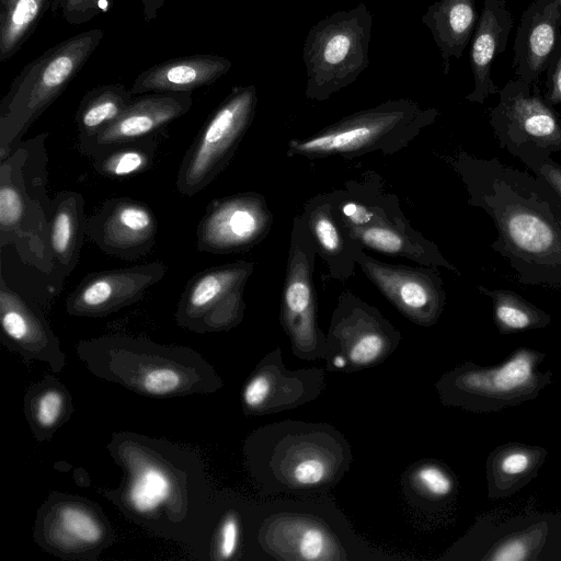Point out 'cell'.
Segmentation results:
<instances>
[{"mask_svg": "<svg viewBox=\"0 0 561 561\" xmlns=\"http://www.w3.org/2000/svg\"><path fill=\"white\" fill-rule=\"evenodd\" d=\"M122 470L114 489H100L131 523L157 537L194 547L214 531L215 500L206 466L194 449L121 431L106 445Z\"/></svg>", "mask_w": 561, "mask_h": 561, "instance_id": "obj_1", "label": "cell"}, {"mask_svg": "<svg viewBox=\"0 0 561 561\" xmlns=\"http://www.w3.org/2000/svg\"><path fill=\"white\" fill-rule=\"evenodd\" d=\"M459 175L468 204L484 210L497 237L491 249L519 284L561 289V198L543 179L459 150L443 157Z\"/></svg>", "mask_w": 561, "mask_h": 561, "instance_id": "obj_2", "label": "cell"}, {"mask_svg": "<svg viewBox=\"0 0 561 561\" xmlns=\"http://www.w3.org/2000/svg\"><path fill=\"white\" fill-rule=\"evenodd\" d=\"M76 354L96 378L149 398L210 394L222 387L215 368L197 351L144 336L106 334L81 340Z\"/></svg>", "mask_w": 561, "mask_h": 561, "instance_id": "obj_3", "label": "cell"}, {"mask_svg": "<svg viewBox=\"0 0 561 561\" xmlns=\"http://www.w3.org/2000/svg\"><path fill=\"white\" fill-rule=\"evenodd\" d=\"M330 195L341 228L363 248L460 275L433 241L412 228L398 197L386 192L374 176L350 181Z\"/></svg>", "mask_w": 561, "mask_h": 561, "instance_id": "obj_4", "label": "cell"}, {"mask_svg": "<svg viewBox=\"0 0 561 561\" xmlns=\"http://www.w3.org/2000/svg\"><path fill=\"white\" fill-rule=\"evenodd\" d=\"M439 116L435 107H422L401 98L360 110L325 126L316 134L288 141L286 156L345 159L371 152L393 154L415 139Z\"/></svg>", "mask_w": 561, "mask_h": 561, "instance_id": "obj_5", "label": "cell"}, {"mask_svg": "<svg viewBox=\"0 0 561 561\" xmlns=\"http://www.w3.org/2000/svg\"><path fill=\"white\" fill-rule=\"evenodd\" d=\"M103 37L101 28L76 34L21 69L0 103V160L11 153L31 125L66 90Z\"/></svg>", "mask_w": 561, "mask_h": 561, "instance_id": "obj_6", "label": "cell"}, {"mask_svg": "<svg viewBox=\"0 0 561 561\" xmlns=\"http://www.w3.org/2000/svg\"><path fill=\"white\" fill-rule=\"evenodd\" d=\"M373 21L366 3L359 2L325 16L308 31L302 46L307 99L325 101L368 68Z\"/></svg>", "mask_w": 561, "mask_h": 561, "instance_id": "obj_7", "label": "cell"}, {"mask_svg": "<svg viewBox=\"0 0 561 561\" xmlns=\"http://www.w3.org/2000/svg\"><path fill=\"white\" fill-rule=\"evenodd\" d=\"M545 358V353L523 346L496 365L465 363L442 378L440 396L446 404L473 413L520 405L551 385L552 371L539 369Z\"/></svg>", "mask_w": 561, "mask_h": 561, "instance_id": "obj_8", "label": "cell"}, {"mask_svg": "<svg viewBox=\"0 0 561 561\" xmlns=\"http://www.w3.org/2000/svg\"><path fill=\"white\" fill-rule=\"evenodd\" d=\"M257 105L254 84L233 87L209 115L185 152L175 180L178 192L193 197L230 163L250 128Z\"/></svg>", "mask_w": 561, "mask_h": 561, "instance_id": "obj_9", "label": "cell"}, {"mask_svg": "<svg viewBox=\"0 0 561 561\" xmlns=\"http://www.w3.org/2000/svg\"><path fill=\"white\" fill-rule=\"evenodd\" d=\"M33 537L62 560L96 561L115 542V530L94 501L51 491L36 512Z\"/></svg>", "mask_w": 561, "mask_h": 561, "instance_id": "obj_10", "label": "cell"}, {"mask_svg": "<svg viewBox=\"0 0 561 561\" xmlns=\"http://www.w3.org/2000/svg\"><path fill=\"white\" fill-rule=\"evenodd\" d=\"M465 542L463 558L470 560L560 561L561 515H486L477 522Z\"/></svg>", "mask_w": 561, "mask_h": 561, "instance_id": "obj_11", "label": "cell"}, {"mask_svg": "<svg viewBox=\"0 0 561 561\" xmlns=\"http://www.w3.org/2000/svg\"><path fill=\"white\" fill-rule=\"evenodd\" d=\"M254 263L237 261L208 267L187 282L174 314L179 327L195 333L226 331L243 318V291Z\"/></svg>", "mask_w": 561, "mask_h": 561, "instance_id": "obj_12", "label": "cell"}, {"mask_svg": "<svg viewBox=\"0 0 561 561\" xmlns=\"http://www.w3.org/2000/svg\"><path fill=\"white\" fill-rule=\"evenodd\" d=\"M499 94L490 124L501 148L512 153L530 146L549 154L561 153V118L536 83L510 80Z\"/></svg>", "mask_w": 561, "mask_h": 561, "instance_id": "obj_13", "label": "cell"}, {"mask_svg": "<svg viewBox=\"0 0 561 561\" xmlns=\"http://www.w3.org/2000/svg\"><path fill=\"white\" fill-rule=\"evenodd\" d=\"M316 255L317 249L312 237L300 215H297L293 219L280 301V321L294 350L304 355L317 352L322 340L317 323L313 283Z\"/></svg>", "mask_w": 561, "mask_h": 561, "instance_id": "obj_14", "label": "cell"}, {"mask_svg": "<svg viewBox=\"0 0 561 561\" xmlns=\"http://www.w3.org/2000/svg\"><path fill=\"white\" fill-rule=\"evenodd\" d=\"M273 214L256 192H242L208 203L196 229L201 252L229 254L249 251L270 233Z\"/></svg>", "mask_w": 561, "mask_h": 561, "instance_id": "obj_15", "label": "cell"}, {"mask_svg": "<svg viewBox=\"0 0 561 561\" xmlns=\"http://www.w3.org/2000/svg\"><path fill=\"white\" fill-rule=\"evenodd\" d=\"M357 266L381 294L411 321L430 327L439 319L446 293L437 267L409 266L377 260L363 249Z\"/></svg>", "mask_w": 561, "mask_h": 561, "instance_id": "obj_16", "label": "cell"}, {"mask_svg": "<svg viewBox=\"0 0 561 561\" xmlns=\"http://www.w3.org/2000/svg\"><path fill=\"white\" fill-rule=\"evenodd\" d=\"M168 267L160 261L88 274L66 299L73 317H105L138 302L159 283Z\"/></svg>", "mask_w": 561, "mask_h": 561, "instance_id": "obj_17", "label": "cell"}, {"mask_svg": "<svg viewBox=\"0 0 561 561\" xmlns=\"http://www.w3.org/2000/svg\"><path fill=\"white\" fill-rule=\"evenodd\" d=\"M158 221L144 202L115 197L88 217L87 236L102 252L123 260L147 255L156 242Z\"/></svg>", "mask_w": 561, "mask_h": 561, "instance_id": "obj_18", "label": "cell"}, {"mask_svg": "<svg viewBox=\"0 0 561 561\" xmlns=\"http://www.w3.org/2000/svg\"><path fill=\"white\" fill-rule=\"evenodd\" d=\"M1 341L24 360L46 363L53 373L66 366L60 341L44 313L0 279Z\"/></svg>", "mask_w": 561, "mask_h": 561, "instance_id": "obj_19", "label": "cell"}, {"mask_svg": "<svg viewBox=\"0 0 561 561\" xmlns=\"http://www.w3.org/2000/svg\"><path fill=\"white\" fill-rule=\"evenodd\" d=\"M192 105V92L140 94L133 99L116 121L79 149L93 158L115 145L156 135L170 123L185 115Z\"/></svg>", "mask_w": 561, "mask_h": 561, "instance_id": "obj_20", "label": "cell"}, {"mask_svg": "<svg viewBox=\"0 0 561 561\" xmlns=\"http://www.w3.org/2000/svg\"><path fill=\"white\" fill-rule=\"evenodd\" d=\"M331 335L343 344L348 362L368 366L388 353L398 332L375 307L346 290L333 312Z\"/></svg>", "mask_w": 561, "mask_h": 561, "instance_id": "obj_21", "label": "cell"}, {"mask_svg": "<svg viewBox=\"0 0 561 561\" xmlns=\"http://www.w3.org/2000/svg\"><path fill=\"white\" fill-rule=\"evenodd\" d=\"M561 38V9L556 0H534L523 12L514 42V68L530 84L547 71Z\"/></svg>", "mask_w": 561, "mask_h": 561, "instance_id": "obj_22", "label": "cell"}, {"mask_svg": "<svg viewBox=\"0 0 561 561\" xmlns=\"http://www.w3.org/2000/svg\"><path fill=\"white\" fill-rule=\"evenodd\" d=\"M514 24L506 0H484L483 9L470 43V68L473 76V90L466 100L483 104L500 88L492 79V64L507 45Z\"/></svg>", "mask_w": 561, "mask_h": 561, "instance_id": "obj_23", "label": "cell"}, {"mask_svg": "<svg viewBox=\"0 0 561 561\" xmlns=\"http://www.w3.org/2000/svg\"><path fill=\"white\" fill-rule=\"evenodd\" d=\"M300 217L312 237L317 254L327 264L330 277L341 283L350 279L357 266V255L365 248L341 228L333 213L330 193L308 199Z\"/></svg>", "mask_w": 561, "mask_h": 561, "instance_id": "obj_24", "label": "cell"}, {"mask_svg": "<svg viewBox=\"0 0 561 561\" xmlns=\"http://www.w3.org/2000/svg\"><path fill=\"white\" fill-rule=\"evenodd\" d=\"M232 61L224 56L195 54L176 57L145 69L135 78L133 95L164 92H193L226 75Z\"/></svg>", "mask_w": 561, "mask_h": 561, "instance_id": "obj_25", "label": "cell"}, {"mask_svg": "<svg viewBox=\"0 0 561 561\" xmlns=\"http://www.w3.org/2000/svg\"><path fill=\"white\" fill-rule=\"evenodd\" d=\"M547 457L539 445L510 442L495 447L485 463L488 497L502 500L519 492L538 476Z\"/></svg>", "mask_w": 561, "mask_h": 561, "instance_id": "obj_26", "label": "cell"}, {"mask_svg": "<svg viewBox=\"0 0 561 561\" xmlns=\"http://www.w3.org/2000/svg\"><path fill=\"white\" fill-rule=\"evenodd\" d=\"M476 0H438L422 15L439 49L444 75L450 69V58L460 59L478 23Z\"/></svg>", "mask_w": 561, "mask_h": 561, "instance_id": "obj_27", "label": "cell"}, {"mask_svg": "<svg viewBox=\"0 0 561 561\" xmlns=\"http://www.w3.org/2000/svg\"><path fill=\"white\" fill-rule=\"evenodd\" d=\"M49 222V244L56 266L68 276L77 266L88 218L84 201L75 191L59 192L53 201Z\"/></svg>", "mask_w": 561, "mask_h": 561, "instance_id": "obj_28", "label": "cell"}, {"mask_svg": "<svg viewBox=\"0 0 561 561\" xmlns=\"http://www.w3.org/2000/svg\"><path fill=\"white\" fill-rule=\"evenodd\" d=\"M23 408L31 432L38 442L50 440L75 411L68 388L49 374L27 388Z\"/></svg>", "mask_w": 561, "mask_h": 561, "instance_id": "obj_29", "label": "cell"}, {"mask_svg": "<svg viewBox=\"0 0 561 561\" xmlns=\"http://www.w3.org/2000/svg\"><path fill=\"white\" fill-rule=\"evenodd\" d=\"M135 95L122 83L95 87L84 93L75 115L78 130V147L95 138L116 121L130 104Z\"/></svg>", "mask_w": 561, "mask_h": 561, "instance_id": "obj_30", "label": "cell"}, {"mask_svg": "<svg viewBox=\"0 0 561 561\" xmlns=\"http://www.w3.org/2000/svg\"><path fill=\"white\" fill-rule=\"evenodd\" d=\"M53 0H0V61L12 58L35 32Z\"/></svg>", "mask_w": 561, "mask_h": 561, "instance_id": "obj_31", "label": "cell"}, {"mask_svg": "<svg viewBox=\"0 0 561 561\" xmlns=\"http://www.w3.org/2000/svg\"><path fill=\"white\" fill-rule=\"evenodd\" d=\"M478 289L491 299L494 323L502 334L543 329L551 322L549 313L513 290L490 289L481 285Z\"/></svg>", "mask_w": 561, "mask_h": 561, "instance_id": "obj_32", "label": "cell"}, {"mask_svg": "<svg viewBox=\"0 0 561 561\" xmlns=\"http://www.w3.org/2000/svg\"><path fill=\"white\" fill-rule=\"evenodd\" d=\"M158 135L122 142L92 158L96 173L108 179H125L147 171L153 163Z\"/></svg>", "mask_w": 561, "mask_h": 561, "instance_id": "obj_33", "label": "cell"}, {"mask_svg": "<svg viewBox=\"0 0 561 561\" xmlns=\"http://www.w3.org/2000/svg\"><path fill=\"white\" fill-rule=\"evenodd\" d=\"M277 530V541L285 540L287 553L300 560L337 559V546L329 531L312 522L301 519L284 520Z\"/></svg>", "mask_w": 561, "mask_h": 561, "instance_id": "obj_34", "label": "cell"}, {"mask_svg": "<svg viewBox=\"0 0 561 561\" xmlns=\"http://www.w3.org/2000/svg\"><path fill=\"white\" fill-rule=\"evenodd\" d=\"M0 232L1 243L8 237L20 232L27 220L26 188H21V174L18 173L19 152L10 153L5 159L0 160Z\"/></svg>", "mask_w": 561, "mask_h": 561, "instance_id": "obj_35", "label": "cell"}, {"mask_svg": "<svg viewBox=\"0 0 561 561\" xmlns=\"http://www.w3.org/2000/svg\"><path fill=\"white\" fill-rule=\"evenodd\" d=\"M241 538V524L234 511H226L214 528L210 539L209 557L216 561L231 560L236 557Z\"/></svg>", "mask_w": 561, "mask_h": 561, "instance_id": "obj_36", "label": "cell"}, {"mask_svg": "<svg viewBox=\"0 0 561 561\" xmlns=\"http://www.w3.org/2000/svg\"><path fill=\"white\" fill-rule=\"evenodd\" d=\"M289 478L302 486L317 485L328 479L329 461L320 451L306 449L289 458Z\"/></svg>", "mask_w": 561, "mask_h": 561, "instance_id": "obj_37", "label": "cell"}, {"mask_svg": "<svg viewBox=\"0 0 561 561\" xmlns=\"http://www.w3.org/2000/svg\"><path fill=\"white\" fill-rule=\"evenodd\" d=\"M412 478L417 488L434 500L447 499L455 491L454 476L438 463L422 465Z\"/></svg>", "mask_w": 561, "mask_h": 561, "instance_id": "obj_38", "label": "cell"}, {"mask_svg": "<svg viewBox=\"0 0 561 561\" xmlns=\"http://www.w3.org/2000/svg\"><path fill=\"white\" fill-rule=\"evenodd\" d=\"M512 154L518 158L533 173L546 180L561 198V164L548 152L524 146L515 149Z\"/></svg>", "mask_w": 561, "mask_h": 561, "instance_id": "obj_39", "label": "cell"}, {"mask_svg": "<svg viewBox=\"0 0 561 561\" xmlns=\"http://www.w3.org/2000/svg\"><path fill=\"white\" fill-rule=\"evenodd\" d=\"M103 0H53L50 10L70 25H81L94 19L102 10Z\"/></svg>", "mask_w": 561, "mask_h": 561, "instance_id": "obj_40", "label": "cell"}, {"mask_svg": "<svg viewBox=\"0 0 561 561\" xmlns=\"http://www.w3.org/2000/svg\"><path fill=\"white\" fill-rule=\"evenodd\" d=\"M547 73L545 100L550 105L561 104V38L551 58Z\"/></svg>", "mask_w": 561, "mask_h": 561, "instance_id": "obj_41", "label": "cell"}, {"mask_svg": "<svg viewBox=\"0 0 561 561\" xmlns=\"http://www.w3.org/2000/svg\"><path fill=\"white\" fill-rule=\"evenodd\" d=\"M165 2L167 0H141L142 18L145 22L149 23L157 19L160 9Z\"/></svg>", "mask_w": 561, "mask_h": 561, "instance_id": "obj_42", "label": "cell"}, {"mask_svg": "<svg viewBox=\"0 0 561 561\" xmlns=\"http://www.w3.org/2000/svg\"><path fill=\"white\" fill-rule=\"evenodd\" d=\"M347 358L343 355H337L332 359L333 366L335 368H344L347 365Z\"/></svg>", "mask_w": 561, "mask_h": 561, "instance_id": "obj_43", "label": "cell"}, {"mask_svg": "<svg viewBox=\"0 0 561 561\" xmlns=\"http://www.w3.org/2000/svg\"><path fill=\"white\" fill-rule=\"evenodd\" d=\"M561 9V0H556Z\"/></svg>", "mask_w": 561, "mask_h": 561, "instance_id": "obj_44", "label": "cell"}, {"mask_svg": "<svg viewBox=\"0 0 561 561\" xmlns=\"http://www.w3.org/2000/svg\"><path fill=\"white\" fill-rule=\"evenodd\" d=\"M560 561H561V552H560Z\"/></svg>", "mask_w": 561, "mask_h": 561, "instance_id": "obj_45", "label": "cell"}]
</instances>
